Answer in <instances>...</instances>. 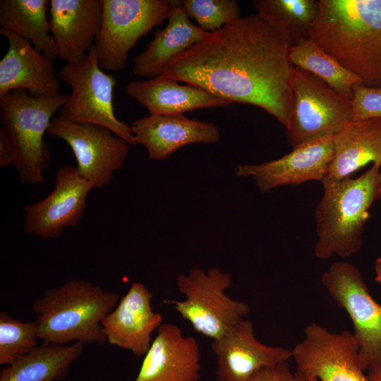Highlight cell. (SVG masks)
Returning a JSON list of instances; mask_svg holds the SVG:
<instances>
[{"mask_svg":"<svg viewBox=\"0 0 381 381\" xmlns=\"http://www.w3.org/2000/svg\"><path fill=\"white\" fill-rule=\"evenodd\" d=\"M290 45L259 14L208 33L162 75L232 102L258 107L286 128L291 106Z\"/></svg>","mask_w":381,"mask_h":381,"instance_id":"cell-1","label":"cell"},{"mask_svg":"<svg viewBox=\"0 0 381 381\" xmlns=\"http://www.w3.org/2000/svg\"><path fill=\"white\" fill-rule=\"evenodd\" d=\"M310 38L363 85L381 86V0H319Z\"/></svg>","mask_w":381,"mask_h":381,"instance_id":"cell-2","label":"cell"},{"mask_svg":"<svg viewBox=\"0 0 381 381\" xmlns=\"http://www.w3.org/2000/svg\"><path fill=\"white\" fill-rule=\"evenodd\" d=\"M119 295L87 279H71L45 291L32 304L42 342L103 344L102 321L119 301Z\"/></svg>","mask_w":381,"mask_h":381,"instance_id":"cell-3","label":"cell"},{"mask_svg":"<svg viewBox=\"0 0 381 381\" xmlns=\"http://www.w3.org/2000/svg\"><path fill=\"white\" fill-rule=\"evenodd\" d=\"M380 168L373 164L356 178L322 180L323 194L315 209L318 258H346L361 249L369 210L377 200Z\"/></svg>","mask_w":381,"mask_h":381,"instance_id":"cell-4","label":"cell"},{"mask_svg":"<svg viewBox=\"0 0 381 381\" xmlns=\"http://www.w3.org/2000/svg\"><path fill=\"white\" fill-rule=\"evenodd\" d=\"M69 94L35 97L25 90H13L0 97L2 127L15 148L19 181L26 185L44 183V172L52 162L44 140L54 114L67 102Z\"/></svg>","mask_w":381,"mask_h":381,"instance_id":"cell-5","label":"cell"},{"mask_svg":"<svg viewBox=\"0 0 381 381\" xmlns=\"http://www.w3.org/2000/svg\"><path fill=\"white\" fill-rule=\"evenodd\" d=\"M231 283V275L219 268L205 272L195 267L176 276L177 289L186 299L171 303L195 331L214 340L246 319L250 312L246 303L226 294Z\"/></svg>","mask_w":381,"mask_h":381,"instance_id":"cell-6","label":"cell"},{"mask_svg":"<svg viewBox=\"0 0 381 381\" xmlns=\"http://www.w3.org/2000/svg\"><path fill=\"white\" fill-rule=\"evenodd\" d=\"M291 87L292 106L286 129L293 149L334 137L353 121L351 99L312 73L293 66Z\"/></svg>","mask_w":381,"mask_h":381,"instance_id":"cell-7","label":"cell"},{"mask_svg":"<svg viewBox=\"0 0 381 381\" xmlns=\"http://www.w3.org/2000/svg\"><path fill=\"white\" fill-rule=\"evenodd\" d=\"M58 76L71 89L67 102L59 110V118L106 127L129 145H135L131 126L115 115L113 92L116 80L100 68L95 46L82 61L65 65Z\"/></svg>","mask_w":381,"mask_h":381,"instance_id":"cell-8","label":"cell"},{"mask_svg":"<svg viewBox=\"0 0 381 381\" xmlns=\"http://www.w3.org/2000/svg\"><path fill=\"white\" fill-rule=\"evenodd\" d=\"M174 4L168 0H103L102 26L95 44L100 68L123 70L137 42L168 20Z\"/></svg>","mask_w":381,"mask_h":381,"instance_id":"cell-9","label":"cell"},{"mask_svg":"<svg viewBox=\"0 0 381 381\" xmlns=\"http://www.w3.org/2000/svg\"><path fill=\"white\" fill-rule=\"evenodd\" d=\"M291 352L296 372L306 381H370L356 341L349 331L335 333L310 324Z\"/></svg>","mask_w":381,"mask_h":381,"instance_id":"cell-10","label":"cell"},{"mask_svg":"<svg viewBox=\"0 0 381 381\" xmlns=\"http://www.w3.org/2000/svg\"><path fill=\"white\" fill-rule=\"evenodd\" d=\"M321 282L350 317L365 364H381V305L370 296L359 270L349 262L336 261L322 274Z\"/></svg>","mask_w":381,"mask_h":381,"instance_id":"cell-11","label":"cell"},{"mask_svg":"<svg viewBox=\"0 0 381 381\" xmlns=\"http://www.w3.org/2000/svg\"><path fill=\"white\" fill-rule=\"evenodd\" d=\"M47 133L68 144L78 174L95 188L110 184L114 173L123 167L128 155L130 145L102 126L73 123L56 116Z\"/></svg>","mask_w":381,"mask_h":381,"instance_id":"cell-12","label":"cell"},{"mask_svg":"<svg viewBox=\"0 0 381 381\" xmlns=\"http://www.w3.org/2000/svg\"><path fill=\"white\" fill-rule=\"evenodd\" d=\"M55 186L44 199L24 207L23 227L26 234L44 239L61 236L67 227L78 224L87 207V198L95 188L73 165L57 169Z\"/></svg>","mask_w":381,"mask_h":381,"instance_id":"cell-13","label":"cell"},{"mask_svg":"<svg viewBox=\"0 0 381 381\" xmlns=\"http://www.w3.org/2000/svg\"><path fill=\"white\" fill-rule=\"evenodd\" d=\"M212 349L217 360L216 381H249L260 370L292 358L291 350L257 340L253 323L246 318L212 340Z\"/></svg>","mask_w":381,"mask_h":381,"instance_id":"cell-14","label":"cell"},{"mask_svg":"<svg viewBox=\"0 0 381 381\" xmlns=\"http://www.w3.org/2000/svg\"><path fill=\"white\" fill-rule=\"evenodd\" d=\"M333 137L301 145L277 159L258 164L238 165L235 174L251 178L261 192L325 178L333 156Z\"/></svg>","mask_w":381,"mask_h":381,"instance_id":"cell-15","label":"cell"},{"mask_svg":"<svg viewBox=\"0 0 381 381\" xmlns=\"http://www.w3.org/2000/svg\"><path fill=\"white\" fill-rule=\"evenodd\" d=\"M103 0H50V33L58 58L67 64L84 60L100 32Z\"/></svg>","mask_w":381,"mask_h":381,"instance_id":"cell-16","label":"cell"},{"mask_svg":"<svg viewBox=\"0 0 381 381\" xmlns=\"http://www.w3.org/2000/svg\"><path fill=\"white\" fill-rule=\"evenodd\" d=\"M152 291L142 283L131 284L102 321L109 344L130 351L135 356H145L152 344V334L163 320L162 315L152 308Z\"/></svg>","mask_w":381,"mask_h":381,"instance_id":"cell-17","label":"cell"},{"mask_svg":"<svg viewBox=\"0 0 381 381\" xmlns=\"http://www.w3.org/2000/svg\"><path fill=\"white\" fill-rule=\"evenodd\" d=\"M8 47L0 61V97L16 90H25L35 97L60 95V83L53 60L37 51L31 43L1 28Z\"/></svg>","mask_w":381,"mask_h":381,"instance_id":"cell-18","label":"cell"},{"mask_svg":"<svg viewBox=\"0 0 381 381\" xmlns=\"http://www.w3.org/2000/svg\"><path fill=\"white\" fill-rule=\"evenodd\" d=\"M200 368L196 340L184 337L179 326L162 323L133 381H198Z\"/></svg>","mask_w":381,"mask_h":381,"instance_id":"cell-19","label":"cell"},{"mask_svg":"<svg viewBox=\"0 0 381 381\" xmlns=\"http://www.w3.org/2000/svg\"><path fill=\"white\" fill-rule=\"evenodd\" d=\"M135 145L144 146L149 158L164 160L190 144H214L220 133L212 122L190 119L183 114L149 115L131 125Z\"/></svg>","mask_w":381,"mask_h":381,"instance_id":"cell-20","label":"cell"},{"mask_svg":"<svg viewBox=\"0 0 381 381\" xmlns=\"http://www.w3.org/2000/svg\"><path fill=\"white\" fill-rule=\"evenodd\" d=\"M125 91L128 97L144 106L150 115L183 114L198 109L230 104L200 87L180 85L164 75L145 80H131Z\"/></svg>","mask_w":381,"mask_h":381,"instance_id":"cell-21","label":"cell"},{"mask_svg":"<svg viewBox=\"0 0 381 381\" xmlns=\"http://www.w3.org/2000/svg\"><path fill=\"white\" fill-rule=\"evenodd\" d=\"M174 4L167 25L135 57L132 72L136 76L152 78L162 75L173 59L208 35L191 22L177 1Z\"/></svg>","mask_w":381,"mask_h":381,"instance_id":"cell-22","label":"cell"},{"mask_svg":"<svg viewBox=\"0 0 381 381\" xmlns=\"http://www.w3.org/2000/svg\"><path fill=\"white\" fill-rule=\"evenodd\" d=\"M332 141L333 156L325 177H350L370 162L381 167V119L352 121Z\"/></svg>","mask_w":381,"mask_h":381,"instance_id":"cell-23","label":"cell"},{"mask_svg":"<svg viewBox=\"0 0 381 381\" xmlns=\"http://www.w3.org/2000/svg\"><path fill=\"white\" fill-rule=\"evenodd\" d=\"M84 344L42 342L0 371V381H59L66 378L71 365L82 354Z\"/></svg>","mask_w":381,"mask_h":381,"instance_id":"cell-24","label":"cell"},{"mask_svg":"<svg viewBox=\"0 0 381 381\" xmlns=\"http://www.w3.org/2000/svg\"><path fill=\"white\" fill-rule=\"evenodd\" d=\"M50 0H1V28L28 40L52 60L58 58L48 18Z\"/></svg>","mask_w":381,"mask_h":381,"instance_id":"cell-25","label":"cell"},{"mask_svg":"<svg viewBox=\"0 0 381 381\" xmlns=\"http://www.w3.org/2000/svg\"><path fill=\"white\" fill-rule=\"evenodd\" d=\"M253 4L290 46L310 38L319 16V0H254Z\"/></svg>","mask_w":381,"mask_h":381,"instance_id":"cell-26","label":"cell"},{"mask_svg":"<svg viewBox=\"0 0 381 381\" xmlns=\"http://www.w3.org/2000/svg\"><path fill=\"white\" fill-rule=\"evenodd\" d=\"M289 59L293 66L317 76L347 99H351L356 85L363 84L360 78L343 67L311 38L290 46Z\"/></svg>","mask_w":381,"mask_h":381,"instance_id":"cell-27","label":"cell"},{"mask_svg":"<svg viewBox=\"0 0 381 381\" xmlns=\"http://www.w3.org/2000/svg\"><path fill=\"white\" fill-rule=\"evenodd\" d=\"M37 324L0 313V364L8 365L25 356L37 344Z\"/></svg>","mask_w":381,"mask_h":381,"instance_id":"cell-28","label":"cell"},{"mask_svg":"<svg viewBox=\"0 0 381 381\" xmlns=\"http://www.w3.org/2000/svg\"><path fill=\"white\" fill-rule=\"evenodd\" d=\"M189 18L206 32L218 30L241 17L238 2L235 0L177 1Z\"/></svg>","mask_w":381,"mask_h":381,"instance_id":"cell-29","label":"cell"},{"mask_svg":"<svg viewBox=\"0 0 381 381\" xmlns=\"http://www.w3.org/2000/svg\"><path fill=\"white\" fill-rule=\"evenodd\" d=\"M351 102L353 121L381 119V86L356 85Z\"/></svg>","mask_w":381,"mask_h":381,"instance_id":"cell-30","label":"cell"},{"mask_svg":"<svg viewBox=\"0 0 381 381\" xmlns=\"http://www.w3.org/2000/svg\"><path fill=\"white\" fill-rule=\"evenodd\" d=\"M249 381H306L298 373H293L287 362L264 368Z\"/></svg>","mask_w":381,"mask_h":381,"instance_id":"cell-31","label":"cell"},{"mask_svg":"<svg viewBox=\"0 0 381 381\" xmlns=\"http://www.w3.org/2000/svg\"><path fill=\"white\" fill-rule=\"evenodd\" d=\"M16 152L13 141L7 131L0 128V167L6 168L14 164Z\"/></svg>","mask_w":381,"mask_h":381,"instance_id":"cell-32","label":"cell"},{"mask_svg":"<svg viewBox=\"0 0 381 381\" xmlns=\"http://www.w3.org/2000/svg\"><path fill=\"white\" fill-rule=\"evenodd\" d=\"M367 375L370 381H381V364L368 367Z\"/></svg>","mask_w":381,"mask_h":381,"instance_id":"cell-33","label":"cell"},{"mask_svg":"<svg viewBox=\"0 0 381 381\" xmlns=\"http://www.w3.org/2000/svg\"><path fill=\"white\" fill-rule=\"evenodd\" d=\"M375 280L381 284V257L378 258L375 263Z\"/></svg>","mask_w":381,"mask_h":381,"instance_id":"cell-34","label":"cell"},{"mask_svg":"<svg viewBox=\"0 0 381 381\" xmlns=\"http://www.w3.org/2000/svg\"><path fill=\"white\" fill-rule=\"evenodd\" d=\"M377 200H379L381 205V168L380 170L378 179H377Z\"/></svg>","mask_w":381,"mask_h":381,"instance_id":"cell-35","label":"cell"}]
</instances>
